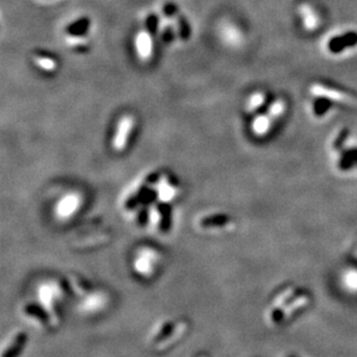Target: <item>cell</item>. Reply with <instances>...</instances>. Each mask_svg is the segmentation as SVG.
Returning a JSON list of instances; mask_svg holds the SVG:
<instances>
[{
    "mask_svg": "<svg viewBox=\"0 0 357 357\" xmlns=\"http://www.w3.org/2000/svg\"><path fill=\"white\" fill-rule=\"evenodd\" d=\"M70 284L56 278L45 279L36 288V301L47 311L57 326L61 321V307L66 301Z\"/></svg>",
    "mask_w": 357,
    "mask_h": 357,
    "instance_id": "6da1fadb",
    "label": "cell"
},
{
    "mask_svg": "<svg viewBox=\"0 0 357 357\" xmlns=\"http://www.w3.org/2000/svg\"><path fill=\"white\" fill-rule=\"evenodd\" d=\"M189 331V324L184 319L160 320L149 334V347L155 351H165L178 344Z\"/></svg>",
    "mask_w": 357,
    "mask_h": 357,
    "instance_id": "7a4b0ae2",
    "label": "cell"
},
{
    "mask_svg": "<svg viewBox=\"0 0 357 357\" xmlns=\"http://www.w3.org/2000/svg\"><path fill=\"white\" fill-rule=\"evenodd\" d=\"M132 271L140 279L149 280L159 273L162 265V255L153 246H140L133 253Z\"/></svg>",
    "mask_w": 357,
    "mask_h": 357,
    "instance_id": "3957f363",
    "label": "cell"
},
{
    "mask_svg": "<svg viewBox=\"0 0 357 357\" xmlns=\"http://www.w3.org/2000/svg\"><path fill=\"white\" fill-rule=\"evenodd\" d=\"M84 198L79 191H68L54 202V214L58 221H71L81 212Z\"/></svg>",
    "mask_w": 357,
    "mask_h": 357,
    "instance_id": "277c9868",
    "label": "cell"
},
{
    "mask_svg": "<svg viewBox=\"0 0 357 357\" xmlns=\"http://www.w3.org/2000/svg\"><path fill=\"white\" fill-rule=\"evenodd\" d=\"M196 228L202 233L221 234L230 231L234 228L233 219L223 212L202 213L195 221Z\"/></svg>",
    "mask_w": 357,
    "mask_h": 357,
    "instance_id": "5b68a950",
    "label": "cell"
},
{
    "mask_svg": "<svg viewBox=\"0 0 357 357\" xmlns=\"http://www.w3.org/2000/svg\"><path fill=\"white\" fill-rule=\"evenodd\" d=\"M20 314L31 326L38 327L40 330L56 327L50 314H47V311L36 300L26 302L21 307Z\"/></svg>",
    "mask_w": 357,
    "mask_h": 357,
    "instance_id": "8992f818",
    "label": "cell"
},
{
    "mask_svg": "<svg viewBox=\"0 0 357 357\" xmlns=\"http://www.w3.org/2000/svg\"><path fill=\"white\" fill-rule=\"evenodd\" d=\"M80 311L84 314H100L101 311L105 310L108 307L109 296L107 293L102 290L91 289L88 290L84 295H81Z\"/></svg>",
    "mask_w": 357,
    "mask_h": 357,
    "instance_id": "52a82bcc",
    "label": "cell"
},
{
    "mask_svg": "<svg viewBox=\"0 0 357 357\" xmlns=\"http://www.w3.org/2000/svg\"><path fill=\"white\" fill-rule=\"evenodd\" d=\"M133 130H135V119L132 116L125 115L119 119L112 142V149L115 152H124L125 149H128V142L131 139Z\"/></svg>",
    "mask_w": 357,
    "mask_h": 357,
    "instance_id": "ba28073f",
    "label": "cell"
},
{
    "mask_svg": "<svg viewBox=\"0 0 357 357\" xmlns=\"http://www.w3.org/2000/svg\"><path fill=\"white\" fill-rule=\"evenodd\" d=\"M27 342V334L22 331H17L15 333L10 334L8 339L3 342L1 357H20Z\"/></svg>",
    "mask_w": 357,
    "mask_h": 357,
    "instance_id": "9c48e42d",
    "label": "cell"
},
{
    "mask_svg": "<svg viewBox=\"0 0 357 357\" xmlns=\"http://www.w3.org/2000/svg\"><path fill=\"white\" fill-rule=\"evenodd\" d=\"M135 51L142 61H147L153 56L152 36L147 31H140L135 36Z\"/></svg>",
    "mask_w": 357,
    "mask_h": 357,
    "instance_id": "30bf717a",
    "label": "cell"
},
{
    "mask_svg": "<svg viewBox=\"0 0 357 357\" xmlns=\"http://www.w3.org/2000/svg\"><path fill=\"white\" fill-rule=\"evenodd\" d=\"M220 35H221V38L229 45H238L241 38H242L239 35L238 29L233 24H226L221 26Z\"/></svg>",
    "mask_w": 357,
    "mask_h": 357,
    "instance_id": "8fae6325",
    "label": "cell"
},
{
    "mask_svg": "<svg viewBox=\"0 0 357 357\" xmlns=\"http://www.w3.org/2000/svg\"><path fill=\"white\" fill-rule=\"evenodd\" d=\"M357 42L356 34H346L342 38H335L331 40L328 47L332 52H340L341 50H344L346 47L354 45Z\"/></svg>",
    "mask_w": 357,
    "mask_h": 357,
    "instance_id": "7c38bea8",
    "label": "cell"
},
{
    "mask_svg": "<svg viewBox=\"0 0 357 357\" xmlns=\"http://www.w3.org/2000/svg\"><path fill=\"white\" fill-rule=\"evenodd\" d=\"M271 121L266 116H259L253 121L252 130L256 135H263L270 130Z\"/></svg>",
    "mask_w": 357,
    "mask_h": 357,
    "instance_id": "4fadbf2b",
    "label": "cell"
},
{
    "mask_svg": "<svg viewBox=\"0 0 357 357\" xmlns=\"http://www.w3.org/2000/svg\"><path fill=\"white\" fill-rule=\"evenodd\" d=\"M35 64L38 65V68H42L44 71H52L57 66L54 59H51L49 57L36 58L35 59Z\"/></svg>",
    "mask_w": 357,
    "mask_h": 357,
    "instance_id": "5bb4252c",
    "label": "cell"
},
{
    "mask_svg": "<svg viewBox=\"0 0 357 357\" xmlns=\"http://www.w3.org/2000/svg\"><path fill=\"white\" fill-rule=\"evenodd\" d=\"M264 103V95L260 93L253 94L248 103V112H255Z\"/></svg>",
    "mask_w": 357,
    "mask_h": 357,
    "instance_id": "9a60e30c",
    "label": "cell"
},
{
    "mask_svg": "<svg viewBox=\"0 0 357 357\" xmlns=\"http://www.w3.org/2000/svg\"><path fill=\"white\" fill-rule=\"evenodd\" d=\"M192 357H209L208 355L205 354V353H200V354L193 355Z\"/></svg>",
    "mask_w": 357,
    "mask_h": 357,
    "instance_id": "2e32d148",
    "label": "cell"
}]
</instances>
